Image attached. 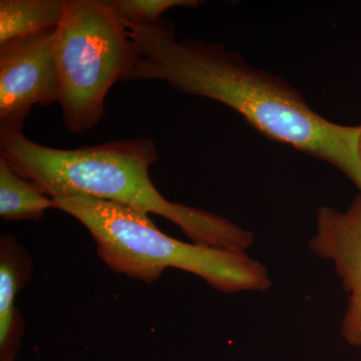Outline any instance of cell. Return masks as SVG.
<instances>
[{
	"mask_svg": "<svg viewBox=\"0 0 361 361\" xmlns=\"http://www.w3.org/2000/svg\"><path fill=\"white\" fill-rule=\"evenodd\" d=\"M23 127H0V157L51 199L85 196L160 215L197 245L247 253L253 233L217 214L168 201L149 169L159 160L151 140H121L73 149L27 139Z\"/></svg>",
	"mask_w": 361,
	"mask_h": 361,
	"instance_id": "7a4b0ae2",
	"label": "cell"
},
{
	"mask_svg": "<svg viewBox=\"0 0 361 361\" xmlns=\"http://www.w3.org/2000/svg\"><path fill=\"white\" fill-rule=\"evenodd\" d=\"M310 248L334 263L348 293L341 334L350 345L361 346V193L346 210L329 206L318 210Z\"/></svg>",
	"mask_w": 361,
	"mask_h": 361,
	"instance_id": "8992f818",
	"label": "cell"
},
{
	"mask_svg": "<svg viewBox=\"0 0 361 361\" xmlns=\"http://www.w3.org/2000/svg\"><path fill=\"white\" fill-rule=\"evenodd\" d=\"M357 156H358V161H360V168H361V133L360 135V139H358Z\"/></svg>",
	"mask_w": 361,
	"mask_h": 361,
	"instance_id": "8fae6325",
	"label": "cell"
},
{
	"mask_svg": "<svg viewBox=\"0 0 361 361\" xmlns=\"http://www.w3.org/2000/svg\"><path fill=\"white\" fill-rule=\"evenodd\" d=\"M49 208L54 200L0 157V216L6 221H39Z\"/></svg>",
	"mask_w": 361,
	"mask_h": 361,
	"instance_id": "9c48e42d",
	"label": "cell"
},
{
	"mask_svg": "<svg viewBox=\"0 0 361 361\" xmlns=\"http://www.w3.org/2000/svg\"><path fill=\"white\" fill-rule=\"evenodd\" d=\"M199 4L196 0H115L123 23L137 25H155L168 9L196 7Z\"/></svg>",
	"mask_w": 361,
	"mask_h": 361,
	"instance_id": "30bf717a",
	"label": "cell"
},
{
	"mask_svg": "<svg viewBox=\"0 0 361 361\" xmlns=\"http://www.w3.org/2000/svg\"><path fill=\"white\" fill-rule=\"evenodd\" d=\"M56 30L0 44V127H23L33 106L59 103Z\"/></svg>",
	"mask_w": 361,
	"mask_h": 361,
	"instance_id": "5b68a950",
	"label": "cell"
},
{
	"mask_svg": "<svg viewBox=\"0 0 361 361\" xmlns=\"http://www.w3.org/2000/svg\"><path fill=\"white\" fill-rule=\"evenodd\" d=\"M125 25L140 54L126 80H164L184 94L219 102L265 137L334 166L361 193V125L330 122L288 82L249 66L224 44L191 37L177 42L164 20L155 25Z\"/></svg>",
	"mask_w": 361,
	"mask_h": 361,
	"instance_id": "6da1fadb",
	"label": "cell"
},
{
	"mask_svg": "<svg viewBox=\"0 0 361 361\" xmlns=\"http://www.w3.org/2000/svg\"><path fill=\"white\" fill-rule=\"evenodd\" d=\"M54 59L63 123L80 134L103 118L109 90L127 80L140 54L115 0H65Z\"/></svg>",
	"mask_w": 361,
	"mask_h": 361,
	"instance_id": "277c9868",
	"label": "cell"
},
{
	"mask_svg": "<svg viewBox=\"0 0 361 361\" xmlns=\"http://www.w3.org/2000/svg\"><path fill=\"white\" fill-rule=\"evenodd\" d=\"M65 0H1L0 44L58 27Z\"/></svg>",
	"mask_w": 361,
	"mask_h": 361,
	"instance_id": "ba28073f",
	"label": "cell"
},
{
	"mask_svg": "<svg viewBox=\"0 0 361 361\" xmlns=\"http://www.w3.org/2000/svg\"><path fill=\"white\" fill-rule=\"evenodd\" d=\"M52 200L54 208L85 226L99 257L116 273L152 283L172 267L193 273L226 293L271 287L267 268L248 254L172 238L142 211L85 196Z\"/></svg>",
	"mask_w": 361,
	"mask_h": 361,
	"instance_id": "3957f363",
	"label": "cell"
},
{
	"mask_svg": "<svg viewBox=\"0 0 361 361\" xmlns=\"http://www.w3.org/2000/svg\"><path fill=\"white\" fill-rule=\"evenodd\" d=\"M13 237L4 236L0 247V348L13 343L20 334V314L16 299L27 278L28 258Z\"/></svg>",
	"mask_w": 361,
	"mask_h": 361,
	"instance_id": "52a82bcc",
	"label": "cell"
}]
</instances>
